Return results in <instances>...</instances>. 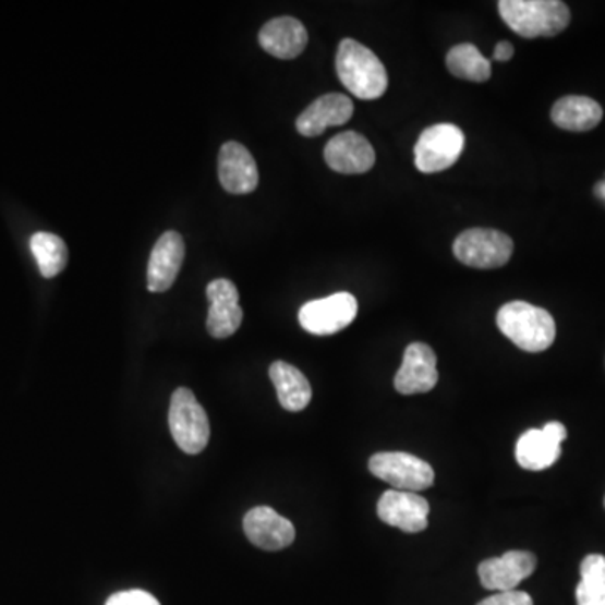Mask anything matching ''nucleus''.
<instances>
[{
  "label": "nucleus",
  "instance_id": "f257e3e1",
  "mask_svg": "<svg viewBox=\"0 0 605 605\" xmlns=\"http://www.w3.org/2000/svg\"><path fill=\"white\" fill-rule=\"evenodd\" d=\"M337 74L341 85L356 98L372 101L380 98L389 86L387 70L380 59L355 39H343L338 46Z\"/></svg>",
  "mask_w": 605,
  "mask_h": 605
},
{
  "label": "nucleus",
  "instance_id": "f03ea898",
  "mask_svg": "<svg viewBox=\"0 0 605 605\" xmlns=\"http://www.w3.org/2000/svg\"><path fill=\"white\" fill-rule=\"evenodd\" d=\"M496 325L518 349L530 353L550 349L557 337L554 316L527 301H510L503 305L496 315Z\"/></svg>",
  "mask_w": 605,
  "mask_h": 605
},
{
  "label": "nucleus",
  "instance_id": "7ed1b4c3",
  "mask_svg": "<svg viewBox=\"0 0 605 605\" xmlns=\"http://www.w3.org/2000/svg\"><path fill=\"white\" fill-rule=\"evenodd\" d=\"M499 15L524 39L558 36L570 24V9L560 0H501Z\"/></svg>",
  "mask_w": 605,
  "mask_h": 605
},
{
  "label": "nucleus",
  "instance_id": "20e7f679",
  "mask_svg": "<svg viewBox=\"0 0 605 605\" xmlns=\"http://www.w3.org/2000/svg\"><path fill=\"white\" fill-rule=\"evenodd\" d=\"M169 426L177 446L187 455H198L207 448L210 437L209 418L187 387H180L172 394Z\"/></svg>",
  "mask_w": 605,
  "mask_h": 605
},
{
  "label": "nucleus",
  "instance_id": "39448f33",
  "mask_svg": "<svg viewBox=\"0 0 605 605\" xmlns=\"http://www.w3.org/2000/svg\"><path fill=\"white\" fill-rule=\"evenodd\" d=\"M452 253L459 263L470 268H501L513 256V241L495 229H468L456 238Z\"/></svg>",
  "mask_w": 605,
  "mask_h": 605
},
{
  "label": "nucleus",
  "instance_id": "423d86ee",
  "mask_svg": "<svg viewBox=\"0 0 605 605\" xmlns=\"http://www.w3.org/2000/svg\"><path fill=\"white\" fill-rule=\"evenodd\" d=\"M464 133L451 123L429 126L419 136L414 161L422 173H437L451 169L464 148Z\"/></svg>",
  "mask_w": 605,
  "mask_h": 605
},
{
  "label": "nucleus",
  "instance_id": "0eeeda50",
  "mask_svg": "<svg viewBox=\"0 0 605 605\" xmlns=\"http://www.w3.org/2000/svg\"><path fill=\"white\" fill-rule=\"evenodd\" d=\"M368 470L399 492H422L434 484V470L429 462L409 452H377L368 461Z\"/></svg>",
  "mask_w": 605,
  "mask_h": 605
},
{
  "label": "nucleus",
  "instance_id": "6e6552de",
  "mask_svg": "<svg viewBox=\"0 0 605 605\" xmlns=\"http://www.w3.org/2000/svg\"><path fill=\"white\" fill-rule=\"evenodd\" d=\"M359 313V303L353 294L335 293L322 300L308 301L301 306L300 325L308 334L327 337L352 325Z\"/></svg>",
  "mask_w": 605,
  "mask_h": 605
},
{
  "label": "nucleus",
  "instance_id": "1a4fd4ad",
  "mask_svg": "<svg viewBox=\"0 0 605 605\" xmlns=\"http://www.w3.org/2000/svg\"><path fill=\"white\" fill-rule=\"evenodd\" d=\"M567 429L560 422H548L543 429H530L518 439L517 461L523 470L542 471L557 462Z\"/></svg>",
  "mask_w": 605,
  "mask_h": 605
},
{
  "label": "nucleus",
  "instance_id": "9d476101",
  "mask_svg": "<svg viewBox=\"0 0 605 605\" xmlns=\"http://www.w3.org/2000/svg\"><path fill=\"white\" fill-rule=\"evenodd\" d=\"M439 380L437 374V356L434 350L426 343H411L403 353L402 365L397 372V392L403 396L429 392Z\"/></svg>",
  "mask_w": 605,
  "mask_h": 605
},
{
  "label": "nucleus",
  "instance_id": "9b49d317",
  "mask_svg": "<svg viewBox=\"0 0 605 605\" xmlns=\"http://www.w3.org/2000/svg\"><path fill=\"white\" fill-rule=\"evenodd\" d=\"M378 518L384 523L408 533H419L427 529L429 503L418 493L389 489L378 499Z\"/></svg>",
  "mask_w": 605,
  "mask_h": 605
},
{
  "label": "nucleus",
  "instance_id": "f8f14e48",
  "mask_svg": "<svg viewBox=\"0 0 605 605\" xmlns=\"http://www.w3.org/2000/svg\"><path fill=\"white\" fill-rule=\"evenodd\" d=\"M536 569V557L530 552L511 550L498 558L481 561V585L488 591H515Z\"/></svg>",
  "mask_w": 605,
  "mask_h": 605
},
{
  "label": "nucleus",
  "instance_id": "ddd939ff",
  "mask_svg": "<svg viewBox=\"0 0 605 605\" xmlns=\"http://www.w3.org/2000/svg\"><path fill=\"white\" fill-rule=\"evenodd\" d=\"M185 257L184 238L176 231H167L155 242L148 259L147 287L152 293H166L179 276Z\"/></svg>",
  "mask_w": 605,
  "mask_h": 605
},
{
  "label": "nucleus",
  "instance_id": "4468645a",
  "mask_svg": "<svg viewBox=\"0 0 605 605\" xmlns=\"http://www.w3.org/2000/svg\"><path fill=\"white\" fill-rule=\"evenodd\" d=\"M242 527L247 540L261 550H282L290 547L297 536L293 523L269 507H256L247 511Z\"/></svg>",
  "mask_w": 605,
  "mask_h": 605
},
{
  "label": "nucleus",
  "instance_id": "2eb2a0df",
  "mask_svg": "<svg viewBox=\"0 0 605 605\" xmlns=\"http://www.w3.org/2000/svg\"><path fill=\"white\" fill-rule=\"evenodd\" d=\"M209 316L207 331L214 338H229L239 330L242 323V308L239 305V291L229 279H214L207 287Z\"/></svg>",
  "mask_w": 605,
  "mask_h": 605
},
{
  "label": "nucleus",
  "instance_id": "dca6fc26",
  "mask_svg": "<svg viewBox=\"0 0 605 605\" xmlns=\"http://www.w3.org/2000/svg\"><path fill=\"white\" fill-rule=\"evenodd\" d=\"M325 161L334 172L365 173L375 166V150L365 136L356 132H343L334 136L325 147Z\"/></svg>",
  "mask_w": 605,
  "mask_h": 605
},
{
  "label": "nucleus",
  "instance_id": "f3484780",
  "mask_svg": "<svg viewBox=\"0 0 605 605\" xmlns=\"http://www.w3.org/2000/svg\"><path fill=\"white\" fill-rule=\"evenodd\" d=\"M219 180L229 194L244 195L256 191L259 184L256 160L244 145L226 142L220 147Z\"/></svg>",
  "mask_w": 605,
  "mask_h": 605
},
{
  "label": "nucleus",
  "instance_id": "a211bd4d",
  "mask_svg": "<svg viewBox=\"0 0 605 605\" xmlns=\"http://www.w3.org/2000/svg\"><path fill=\"white\" fill-rule=\"evenodd\" d=\"M353 114V101L341 93H328L315 99L298 117L297 130L303 136L322 135L328 126L346 125Z\"/></svg>",
  "mask_w": 605,
  "mask_h": 605
},
{
  "label": "nucleus",
  "instance_id": "6ab92c4d",
  "mask_svg": "<svg viewBox=\"0 0 605 605\" xmlns=\"http://www.w3.org/2000/svg\"><path fill=\"white\" fill-rule=\"evenodd\" d=\"M261 48L278 59H294L308 45L306 27L294 17H276L259 33Z\"/></svg>",
  "mask_w": 605,
  "mask_h": 605
},
{
  "label": "nucleus",
  "instance_id": "aec40b11",
  "mask_svg": "<svg viewBox=\"0 0 605 605\" xmlns=\"http://www.w3.org/2000/svg\"><path fill=\"white\" fill-rule=\"evenodd\" d=\"M604 111L588 96H565L552 108V121L567 132H589L602 121Z\"/></svg>",
  "mask_w": 605,
  "mask_h": 605
},
{
  "label": "nucleus",
  "instance_id": "412c9836",
  "mask_svg": "<svg viewBox=\"0 0 605 605\" xmlns=\"http://www.w3.org/2000/svg\"><path fill=\"white\" fill-rule=\"evenodd\" d=\"M269 377L275 384L282 409L290 412H300L308 408L313 396L312 386H310L308 378L301 374L297 367L278 360L269 367Z\"/></svg>",
  "mask_w": 605,
  "mask_h": 605
},
{
  "label": "nucleus",
  "instance_id": "4be33fe9",
  "mask_svg": "<svg viewBox=\"0 0 605 605\" xmlns=\"http://www.w3.org/2000/svg\"><path fill=\"white\" fill-rule=\"evenodd\" d=\"M446 66L452 76L473 83H484L492 77V63L474 45L455 46L446 56Z\"/></svg>",
  "mask_w": 605,
  "mask_h": 605
},
{
  "label": "nucleus",
  "instance_id": "5701e85b",
  "mask_svg": "<svg viewBox=\"0 0 605 605\" xmlns=\"http://www.w3.org/2000/svg\"><path fill=\"white\" fill-rule=\"evenodd\" d=\"M31 251L36 257L40 275L55 278L68 265L66 242L51 232H36L31 238Z\"/></svg>",
  "mask_w": 605,
  "mask_h": 605
},
{
  "label": "nucleus",
  "instance_id": "b1692460",
  "mask_svg": "<svg viewBox=\"0 0 605 605\" xmlns=\"http://www.w3.org/2000/svg\"><path fill=\"white\" fill-rule=\"evenodd\" d=\"M577 605H605V557L588 555L580 565Z\"/></svg>",
  "mask_w": 605,
  "mask_h": 605
},
{
  "label": "nucleus",
  "instance_id": "393cba45",
  "mask_svg": "<svg viewBox=\"0 0 605 605\" xmlns=\"http://www.w3.org/2000/svg\"><path fill=\"white\" fill-rule=\"evenodd\" d=\"M105 605H160V602L145 591H125L111 595Z\"/></svg>",
  "mask_w": 605,
  "mask_h": 605
},
{
  "label": "nucleus",
  "instance_id": "a878e982",
  "mask_svg": "<svg viewBox=\"0 0 605 605\" xmlns=\"http://www.w3.org/2000/svg\"><path fill=\"white\" fill-rule=\"evenodd\" d=\"M477 605H533V601L527 592L508 591L484 598Z\"/></svg>",
  "mask_w": 605,
  "mask_h": 605
},
{
  "label": "nucleus",
  "instance_id": "bb28decb",
  "mask_svg": "<svg viewBox=\"0 0 605 605\" xmlns=\"http://www.w3.org/2000/svg\"><path fill=\"white\" fill-rule=\"evenodd\" d=\"M513 45H511V43H508V40H503V43H499V45L496 46L495 52H493V61L507 63V61H510V59L513 58Z\"/></svg>",
  "mask_w": 605,
  "mask_h": 605
},
{
  "label": "nucleus",
  "instance_id": "cd10ccee",
  "mask_svg": "<svg viewBox=\"0 0 605 605\" xmlns=\"http://www.w3.org/2000/svg\"><path fill=\"white\" fill-rule=\"evenodd\" d=\"M597 194L601 195L602 198H605V182L604 184L598 185Z\"/></svg>",
  "mask_w": 605,
  "mask_h": 605
}]
</instances>
